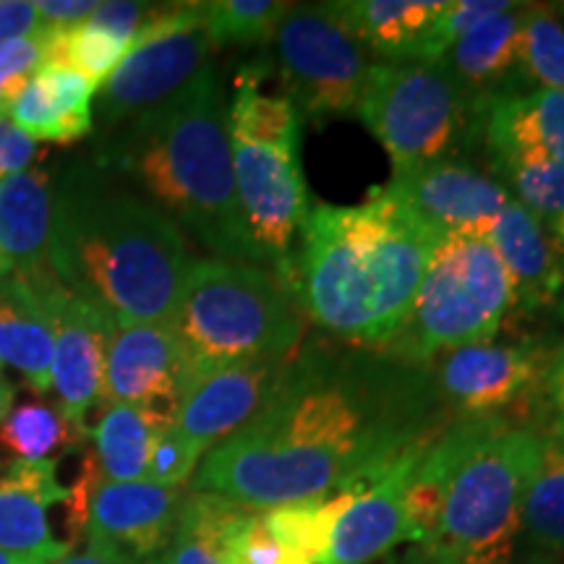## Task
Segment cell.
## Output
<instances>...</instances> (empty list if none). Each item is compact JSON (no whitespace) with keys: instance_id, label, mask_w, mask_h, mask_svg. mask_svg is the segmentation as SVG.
<instances>
[{"instance_id":"1","label":"cell","mask_w":564,"mask_h":564,"mask_svg":"<svg viewBox=\"0 0 564 564\" xmlns=\"http://www.w3.org/2000/svg\"><path fill=\"white\" fill-rule=\"evenodd\" d=\"M455 419L432 369L364 345H301L262 411L202 457L192 491L262 512L352 491Z\"/></svg>"},{"instance_id":"2","label":"cell","mask_w":564,"mask_h":564,"mask_svg":"<svg viewBox=\"0 0 564 564\" xmlns=\"http://www.w3.org/2000/svg\"><path fill=\"white\" fill-rule=\"evenodd\" d=\"M51 272L112 322H171L192 253L160 207L95 160L53 175Z\"/></svg>"},{"instance_id":"3","label":"cell","mask_w":564,"mask_h":564,"mask_svg":"<svg viewBox=\"0 0 564 564\" xmlns=\"http://www.w3.org/2000/svg\"><path fill=\"white\" fill-rule=\"evenodd\" d=\"M299 236L295 299L303 316L364 348H382L398 333L442 241L390 188L356 207H308Z\"/></svg>"},{"instance_id":"4","label":"cell","mask_w":564,"mask_h":564,"mask_svg":"<svg viewBox=\"0 0 564 564\" xmlns=\"http://www.w3.org/2000/svg\"><path fill=\"white\" fill-rule=\"evenodd\" d=\"M91 160L165 212L212 259L264 267L238 204L228 105L215 63L173 100L97 137Z\"/></svg>"},{"instance_id":"5","label":"cell","mask_w":564,"mask_h":564,"mask_svg":"<svg viewBox=\"0 0 564 564\" xmlns=\"http://www.w3.org/2000/svg\"><path fill=\"white\" fill-rule=\"evenodd\" d=\"M264 63L238 70L228 105L232 175L246 230L267 270L295 293V236L308 212L301 112L285 89H267Z\"/></svg>"},{"instance_id":"6","label":"cell","mask_w":564,"mask_h":564,"mask_svg":"<svg viewBox=\"0 0 564 564\" xmlns=\"http://www.w3.org/2000/svg\"><path fill=\"white\" fill-rule=\"evenodd\" d=\"M171 324L192 377L225 364L293 356L306 329L299 299L272 270L212 257L192 259Z\"/></svg>"},{"instance_id":"7","label":"cell","mask_w":564,"mask_h":564,"mask_svg":"<svg viewBox=\"0 0 564 564\" xmlns=\"http://www.w3.org/2000/svg\"><path fill=\"white\" fill-rule=\"evenodd\" d=\"M514 308V282L486 238L442 236L411 312L387 340L384 356L429 366L442 352L491 340Z\"/></svg>"},{"instance_id":"8","label":"cell","mask_w":564,"mask_h":564,"mask_svg":"<svg viewBox=\"0 0 564 564\" xmlns=\"http://www.w3.org/2000/svg\"><path fill=\"white\" fill-rule=\"evenodd\" d=\"M541 436L507 423L460 463L444 494L432 546L444 564H512Z\"/></svg>"},{"instance_id":"9","label":"cell","mask_w":564,"mask_h":564,"mask_svg":"<svg viewBox=\"0 0 564 564\" xmlns=\"http://www.w3.org/2000/svg\"><path fill=\"white\" fill-rule=\"evenodd\" d=\"M356 112L390 154L394 178L470 150L481 141L486 108L442 63L373 61Z\"/></svg>"},{"instance_id":"10","label":"cell","mask_w":564,"mask_h":564,"mask_svg":"<svg viewBox=\"0 0 564 564\" xmlns=\"http://www.w3.org/2000/svg\"><path fill=\"white\" fill-rule=\"evenodd\" d=\"M212 45L204 26V3L158 6L95 95L97 137H108L173 100L204 68H209Z\"/></svg>"},{"instance_id":"11","label":"cell","mask_w":564,"mask_h":564,"mask_svg":"<svg viewBox=\"0 0 564 564\" xmlns=\"http://www.w3.org/2000/svg\"><path fill=\"white\" fill-rule=\"evenodd\" d=\"M272 42L280 84L301 118L319 126L356 112L373 61L335 3L291 6Z\"/></svg>"},{"instance_id":"12","label":"cell","mask_w":564,"mask_h":564,"mask_svg":"<svg viewBox=\"0 0 564 564\" xmlns=\"http://www.w3.org/2000/svg\"><path fill=\"white\" fill-rule=\"evenodd\" d=\"M546 358L549 352L531 340H484L442 352L429 369L453 419H510L512 408L533 394Z\"/></svg>"},{"instance_id":"13","label":"cell","mask_w":564,"mask_h":564,"mask_svg":"<svg viewBox=\"0 0 564 564\" xmlns=\"http://www.w3.org/2000/svg\"><path fill=\"white\" fill-rule=\"evenodd\" d=\"M192 364L171 322H116L105 356V405L175 415Z\"/></svg>"},{"instance_id":"14","label":"cell","mask_w":564,"mask_h":564,"mask_svg":"<svg viewBox=\"0 0 564 564\" xmlns=\"http://www.w3.org/2000/svg\"><path fill=\"white\" fill-rule=\"evenodd\" d=\"M186 494L181 486L102 478L91 494L84 539L129 564H158L178 528Z\"/></svg>"},{"instance_id":"15","label":"cell","mask_w":564,"mask_h":564,"mask_svg":"<svg viewBox=\"0 0 564 564\" xmlns=\"http://www.w3.org/2000/svg\"><path fill=\"white\" fill-rule=\"evenodd\" d=\"M288 358L236 361L194 373L173 415V429L209 453L262 411L278 387Z\"/></svg>"},{"instance_id":"16","label":"cell","mask_w":564,"mask_h":564,"mask_svg":"<svg viewBox=\"0 0 564 564\" xmlns=\"http://www.w3.org/2000/svg\"><path fill=\"white\" fill-rule=\"evenodd\" d=\"M442 236L486 238L491 225L512 199L502 181L491 178L460 160H442L394 175L390 186Z\"/></svg>"},{"instance_id":"17","label":"cell","mask_w":564,"mask_h":564,"mask_svg":"<svg viewBox=\"0 0 564 564\" xmlns=\"http://www.w3.org/2000/svg\"><path fill=\"white\" fill-rule=\"evenodd\" d=\"M432 442L411 447L350 491L348 505L335 520L327 564H373L382 556H390L400 544H413L403 491L415 460Z\"/></svg>"},{"instance_id":"18","label":"cell","mask_w":564,"mask_h":564,"mask_svg":"<svg viewBox=\"0 0 564 564\" xmlns=\"http://www.w3.org/2000/svg\"><path fill=\"white\" fill-rule=\"evenodd\" d=\"M55 329L53 392L70 421L87 426L89 411L102 403L105 356L112 322L102 308L55 282L51 293Z\"/></svg>"},{"instance_id":"19","label":"cell","mask_w":564,"mask_h":564,"mask_svg":"<svg viewBox=\"0 0 564 564\" xmlns=\"http://www.w3.org/2000/svg\"><path fill=\"white\" fill-rule=\"evenodd\" d=\"M481 141L497 171L564 162V91L531 89L486 108Z\"/></svg>"},{"instance_id":"20","label":"cell","mask_w":564,"mask_h":564,"mask_svg":"<svg viewBox=\"0 0 564 564\" xmlns=\"http://www.w3.org/2000/svg\"><path fill=\"white\" fill-rule=\"evenodd\" d=\"M55 282L51 270L32 278H0V364L13 366L37 394L53 390Z\"/></svg>"},{"instance_id":"21","label":"cell","mask_w":564,"mask_h":564,"mask_svg":"<svg viewBox=\"0 0 564 564\" xmlns=\"http://www.w3.org/2000/svg\"><path fill=\"white\" fill-rule=\"evenodd\" d=\"M70 489L58 481V457L13 460L0 476V549L19 556L55 562L70 544L53 539L47 510L68 505Z\"/></svg>"},{"instance_id":"22","label":"cell","mask_w":564,"mask_h":564,"mask_svg":"<svg viewBox=\"0 0 564 564\" xmlns=\"http://www.w3.org/2000/svg\"><path fill=\"white\" fill-rule=\"evenodd\" d=\"M335 9L382 63H440V24L447 0H343Z\"/></svg>"},{"instance_id":"23","label":"cell","mask_w":564,"mask_h":564,"mask_svg":"<svg viewBox=\"0 0 564 564\" xmlns=\"http://www.w3.org/2000/svg\"><path fill=\"white\" fill-rule=\"evenodd\" d=\"M525 3H510L465 32L440 61L455 82L484 108L525 89L520 74V37Z\"/></svg>"},{"instance_id":"24","label":"cell","mask_w":564,"mask_h":564,"mask_svg":"<svg viewBox=\"0 0 564 564\" xmlns=\"http://www.w3.org/2000/svg\"><path fill=\"white\" fill-rule=\"evenodd\" d=\"M53 228V173L26 167L0 181V278L47 272Z\"/></svg>"},{"instance_id":"25","label":"cell","mask_w":564,"mask_h":564,"mask_svg":"<svg viewBox=\"0 0 564 564\" xmlns=\"http://www.w3.org/2000/svg\"><path fill=\"white\" fill-rule=\"evenodd\" d=\"M514 282V308L533 314L552 306L564 288V257L518 199L507 202L486 236Z\"/></svg>"},{"instance_id":"26","label":"cell","mask_w":564,"mask_h":564,"mask_svg":"<svg viewBox=\"0 0 564 564\" xmlns=\"http://www.w3.org/2000/svg\"><path fill=\"white\" fill-rule=\"evenodd\" d=\"M95 95L97 84L79 70L45 63L13 100L9 118L32 141L70 144L95 129Z\"/></svg>"},{"instance_id":"27","label":"cell","mask_w":564,"mask_h":564,"mask_svg":"<svg viewBox=\"0 0 564 564\" xmlns=\"http://www.w3.org/2000/svg\"><path fill=\"white\" fill-rule=\"evenodd\" d=\"M173 426V415L137 405H108L89 440L105 481H144L154 440Z\"/></svg>"},{"instance_id":"28","label":"cell","mask_w":564,"mask_h":564,"mask_svg":"<svg viewBox=\"0 0 564 564\" xmlns=\"http://www.w3.org/2000/svg\"><path fill=\"white\" fill-rule=\"evenodd\" d=\"M520 544L531 560L560 562L564 556V447L541 440V453L528 484Z\"/></svg>"},{"instance_id":"29","label":"cell","mask_w":564,"mask_h":564,"mask_svg":"<svg viewBox=\"0 0 564 564\" xmlns=\"http://www.w3.org/2000/svg\"><path fill=\"white\" fill-rule=\"evenodd\" d=\"M243 510L215 494L188 491L171 546L158 564H230L228 533Z\"/></svg>"},{"instance_id":"30","label":"cell","mask_w":564,"mask_h":564,"mask_svg":"<svg viewBox=\"0 0 564 564\" xmlns=\"http://www.w3.org/2000/svg\"><path fill=\"white\" fill-rule=\"evenodd\" d=\"M89 436V426H79L55 403L13 405L0 423V447L17 460H47L55 453L82 447Z\"/></svg>"},{"instance_id":"31","label":"cell","mask_w":564,"mask_h":564,"mask_svg":"<svg viewBox=\"0 0 564 564\" xmlns=\"http://www.w3.org/2000/svg\"><path fill=\"white\" fill-rule=\"evenodd\" d=\"M348 499L350 491H340L333 494V497H314L272 507V510L262 512L264 528L272 533V539H278L293 554L308 562L327 564L335 520L343 507L348 505Z\"/></svg>"},{"instance_id":"32","label":"cell","mask_w":564,"mask_h":564,"mask_svg":"<svg viewBox=\"0 0 564 564\" xmlns=\"http://www.w3.org/2000/svg\"><path fill=\"white\" fill-rule=\"evenodd\" d=\"M520 74L525 87L564 91V19L560 6L525 3L520 37Z\"/></svg>"},{"instance_id":"33","label":"cell","mask_w":564,"mask_h":564,"mask_svg":"<svg viewBox=\"0 0 564 564\" xmlns=\"http://www.w3.org/2000/svg\"><path fill=\"white\" fill-rule=\"evenodd\" d=\"M291 6L282 0H209L204 3V26L215 47L267 45Z\"/></svg>"},{"instance_id":"34","label":"cell","mask_w":564,"mask_h":564,"mask_svg":"<svg viewBox=\"0 0 564 564\" xmlns=\"http://www.w3.org/2000/svg\"><path fill=\"white\" fill-rule=\"evenodd\" d=\"M131 42L112 37V34L97 30L84 21L70 30L51 32V47H47V63L68 66L87 76L91 84H102L118 63L126 58Z\"/></svg>"},{"instance_id":"35","label":"cell","mask_w":564,"mask_h":564,"mask_svg":"<svg viewBox=\"0 0 564 564\" xmlns=\"http://www.w3.org/2000/svg\"><path fill=\"white\" fill-rule=\"evenodd\" d=\"M512 196L544 225L564 257V162L560 165H512L497 171Z\"/></svg>"},{"instance_id":"36","label":"cell","mask_w":564,"mask_h":564,"mask_svg":"<svg viewBox=\"0 0 564 564\" xmlns=\"http://www.w3.org/2000/svg\"><path fill=\"white\" fill-rule=\"evenodd\" d=\"M525 405L523 426L539 434L541 440L564 447V345L560 350L549 352L539 384Z\"/></svg>"},{"instance_id":"37","label":"cell","mask_w":564,"mask_h":564,"mask_svg":"<svg viewBox=\"0 0 564 564\" xmlns=\"http://www.w3.org/2000/svg\"><path fill=\"white\" fill-rule=\"evenodd\" d=\"M47 47H51V32L45 30L0 45V116H9L13 100L45 66Z\"/></svg>"},{"instance_id":"38","label":"cell","mask_w":564,"mask_h":564,"mask_svg":"<svg viewBox=\"0 0 564 564\" xmlns=\"http://www.w3.org/2000/svg\"><path fill=\"white\" fill-rule=\"evenodd\" d=\"M230 564H316L285 549L264 528L262 512L243 510L228 533Z\"/></svg>"},{"instance_id":"39","label":"cell","mask_w":564,"mask_h":564,"mask_svg":"<svg viewBox=\"0 0 564 564\" xmlns=\"http://www.w3.org/2000/svg\"><path fill=\"white\" fill-rule=\"evenodd\" d=\"M207 455L202 447H196L192 440L175 432V429H165L150 453V463H147V478L144 481L160 484V486H181L194 478L196 468H199L202 457Z\"/></svg>"},{"instance_id":"40","label":"cell","mask_w":564,"mask_h":564,"mask_svg":"<svg viewBox=\"0 0 564 564\" xmlns=\"http://www.w3.org/2000/svg\"><path fill=\"white\" fill-rule=\"evenodd\" d=\"M158 6L152 3H131V0H108V3H97V9L87 19V24L97 30L112 34V37L133 42L141 26L150 21Z\"/></svg>"},{"instance_id":"41","label":"cell","mask_w":564,"mask_h":564,"mask_svg":"<svg viewBox=\"0 0 564 564\" xmlns=\"http://www.w3.org/2000/svg\"><path fill=\"white\" fill-rule=\"evenodd\" d=\"M34 158H37V141L17 129L9 116H0V181L32 167Z\"/></svg>"},{"instance_id":"42","label":"cell","mask_w":564,"mask_h":564,"mask_svg":"<svg viewBox=\"0 0 564 564\" xmlns=\"http://www.w3.org/2000/svg\"><path fill=\"white\" fill-rule=\"evenodd\" d=\"M37 6L40 17V30L45 32H61L70 30V26H79L87 21L91 13H95L97 3H89V0H42Z\"/></svg>"},{"instance_id":"43","label":"cell","mask_w":564,"mask_h":564,"mask_svg":"<svg viewBox=\"0 0 564 564\" xmlns=\"http://www.w3.org/2000/svg\"><path fill=\"white\" fill-rule=\"evenodd\" d=\"M40 32L37 6L30 0H0V45Z\"/></svg>"},{"instance_id":"44","label":"cell","mask_w":564,"mask_h":564,"mask_svg":"<svg viewBox=\"0 0 564 564\" xmlns=\"http://www.w3.org/2000/svg\"><path fill=\"white\" fill-rule=\"evenodd\" d=\"M53 564H129V562L121 560L118 554H112L110 549L89 544V541H87V546H84L82 552L63 554L61 560H55Z\"/></svg>"},{"instance_id":"45","label":"cell","mask_w":564,"mask_h":564,"mask_svg":"<svg viewBox=\"0 0 564 564\" xmlns=\"http://www.w3.org/2000/svg\"><path fill=\"white\" fill-rule=\"evenodd\" d=\"M382 564H444V560L440 554L434 552L432 546H423V544H413L408 549L405 554H392L384 556Z\"/></svg>"},{"instance_id":"46","label":"cell","mask_w":564,"mask_h":564,"mask_svg":"<svg viewBox=\"0 0 564 564\" xmlns=\"http://www.w3.org/2000/svg\"><path fill=\"white\" fill-rule=\"evenodd\" d=\"M13 394H17L13 384L0 387V423H3V419L9 415V411L13 408Z\"/></svg>"},{"instance_id":"47","label":"cell","mask_w":564,"mask_h":564,"mask_svg":"<svg viewBox=\"0 0 564 564\" xmlns=\"http://www.w3.org/2000/svg\"><path fill=\"white\" fill-rule=\"evenodd\" d=\"M0 564H53V562L34 560V556H19V554L6 552V549H0Z\"/></svg>"},{"instance_id":"48","label":"cell","mask_w":564,"mask_h":564,"mask_svg":"<svg viewBox=\"0 0 564 564\" xmlns=\"http://www.w3.org/2000/svg\"><path fill=\"white\" fill-rule=\"evenodd\" d=\"M512 564H556V562H546V560H531V556H525V560H514Z\"/></svg>"},{"instance_id":"49","label":"cell","mask_w":564,"mask_h":564,"mask_svg":"<svg viewBox=\"0 0 564 564\" xmlns=\"http://www.w3.org/2000/svg\"><path fill=\"white\" fill-rule=\"evenodd\" d=\"M9 382H6V377H3V364H0V387H6Z\"/></svg>"},{"instance_id":"50","label":"cell","mask_w":564,"mask_h":564,"mask_svg":"<svg viewBox=\"0 0 564 564\" xmlns=\"http://www.w3.org/2000/svg\"><path fill=\"white\" fill-rule=\"evenodd\" d=\"M560 314H562V319H564V299H562V303H560Z\"/></svg>"},{"instance_id":"51","label":"cell","mask_w":564,"mask_h":564,"mask_svg":"<svg viewBox=\"0 0 564 564\" xmlns=\"http://www.w3.org/2000/svg\"><path fill=\"white\" fill-rule=\"evenodd\" d=\"M562 9H564V6H562Z\"/></svg>"}]
</instances>
